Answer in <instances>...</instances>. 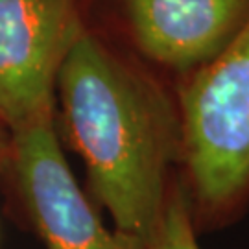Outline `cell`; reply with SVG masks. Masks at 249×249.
I'll list each match as a JSON object with an SVG mask.
<instances>
[{
	"mask_svg": "<svg viewBox=\"0 0 249 249\" xmlns=\"http://www.w3.org/2000/svg\"><path fill=\"white\" fill-rule=\"evenodd\" d=\"M83 0H0V122L9 133L55 116V83L81 32Z\"/></svg>",
	"mask_w": 249,
	"mask_h": 249,
	"instance_id": "cell-3",
	"label": "cell"
},
{
	"mask_svg": "<svg viewBox=\"0 0 249 249\" xmlns=\"http://www.w3.org/2000/svg\"><path fill=\"white\" fill-rule=\"evenodd\" d=\"M178 107L192 211L222 218L249 197V20L229 46L183 76Z\"/></svg>",
	"mask_w": 249,
	"mask_h": 249,
	"instance_id": "cell-2",
	"label": "cell"
},
{
	"mask_svg": "<svg viewBox=\"0 0 249 249\" xmlns=\"http://www.w3.org/2000/svg\"><path fill=\"white\" fill-rule=\"evenodd\" d=\"M146 249H199L194 211L185 187H170L160 220L146 238Z\"/></svg>",
	"mask_w": 249,
	"mask_h": 249,
	"instance_id": "cell-6",
	"label": "cell"
},
{
	"mask_svg": "<svg viewBox=\"0 0 249 249\" xmlns=\"http://www.w3.org/2000/svg\"><path fill=\"white\" fill-rule=\"evenodd\" d=\"M55 98L92 194L116 229L146 240L166 203L170 172L183 159L176 100L146 63L118 52L89 26L59 69Z\"/></svg>",
	"mask_w": 249,
	"mask_h": 249,
	"instance_id": "cell-1",
	"label": "cell"
},
{
	"mask_svg": "<svg viewBox=\"0 0 249 249\" xmlns=\"http://www.w3.org/2000/svg\"><path fill=\"white\" fill-rule=\"evenodd\" d=\"M11 166V133L0 122V176Z\"/></svg>",
	"mask_w": 249,
	"mask_h": 249,
	"instance_id": "cell-7",
	"label": "cell"
},
{
	"mask_svg": "<svg viewBox=\"0 0 249 249\" xmlns=\"http://www.w3.org/2000/svg\"><path fill=\"white\" fill-rule=\"evenodd\" d=\"M11 168L46 249H146L144 238L100 220L63 155L55 116L11 133Z\"/></svg>",
	"mask_w": 249,
	"mask_h": 249,
	"instance_id": "cell-4",
	"label": "cell"
},
{
	"mask_svg": "<svg viewBox=\"0 0 249 249\" xmlns=\"http://www.w3.org/2000/svg\"><path fill=\"white\" fill-rule=\"evenodd\" d=\"M115 6L135 55L181 78L220 55L249 20V0H115Z\"/></svg>",
	"mask_w": 249,
	"mask_h": 249,
	"instance_id": "cell-5",
	"label": "cell"
}]
</instances>
